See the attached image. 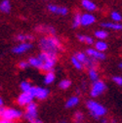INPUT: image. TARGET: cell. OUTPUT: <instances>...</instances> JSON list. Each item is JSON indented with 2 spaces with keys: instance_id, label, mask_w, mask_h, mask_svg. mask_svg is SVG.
<instances>
[{
  "instance_id": "11",
  "label": "cell",
  "mask_w": 122,
  "mask_h": 123,
  "mask_svg": "<svg viewBox=\"0 0 122 123\" xmlns=\"http://www.w3.org/2000/svg\"><path fill=\"white\" fill-rule=\"evenodd\" d=\"M35 30L39 33H46L50 36H55L56 34V29L51 26V25H40L35 27Z\"/></svg>"
},
{
  "instance_id": "4",
  "label": "cell",
  "mask_w": 122,
  "mask_h": 123,
  "mask_svg": "<svg viewBox=\"0 0 122 123\" xmlns=\"http://www.w3.org/2000/svg\"><path fill=\"white\" fill-rule=\"evenodd\" d=\"M38 58L43 62L42 70L46 71V72L53 71V68L57 63V61H58V55L57 54L41 52L38 55Z\"/></svg>"
},
{
  "instance_id": "20",
  "label": "cell",
  "mask_w": 122,
  "mask_h": 123,
  "mask_svg": "<svg viewBox=\"0 0 122 123\" xmlns=\"http://www.w3.org/2000/svg\"><path fill=\"white\" fill-rule=\"evenodd\" d=\"M97 66H98V61L93 60V59H91V58L88 57L86 62H85V64L83 65V68L85 67L87 69H89V68H97Z\"/></svg>"
},
{
  "instance_id": "24",
  "label": "cell",
  "mask_w": 122,
  "mask_h": 123,
  "mask_svg": "<svg viewBox=\"0 0 122 123\" xmlns=\"http://www.w3.org/2000/svg\"><path fill=\"white\" fill-rule=\"evenodd\" d=\"M77 38L80 42H83V43H86L88 45H92L94 43V39L90 36H87V35H77Z\"/></svg>"
},
{
  "instance_id": "1",
  "label": "cell",
  "mask_w": 122,
  "mask_h": 123,
  "mask_svg": "<svg viewBox=\"0 0 122 123\" xmlns=\"http://www.w3.org/2000/svg\"><path fill=\"white\" fill-rule=\"evenodd\" d=\"M39 47L42 52L46 53H52V54H57L63 50V45L59 40L58 37L56 36H44L40 39L39 41Z\"/></svg>"
},
{
  "instance_id": "35",
  "label": "cell",
  "mask_w": 122,
  "mask_h": 123,
  "mask_svg": "<svg viewBox=\"0 0 122 123\" xmlns=\"http://www.w3.org/2000/svg\"><path fill=\"white\" fill-rule=\"evenodd\" d=\"M29 123H43V121H42L41 119H39V118L37 117V118H35L34 120H32L31 122H29Z\"/></svg>"
},
{
  "instance_id": "21",
  "label": "cell",
  "mask_w": 122,
  "mask_h": 123,
  "mask_svg": "<svg viewBox=\"0 0 122 123\" xmlns=\"http://www.w3.org/2000/svg\"><path fill=\"white\" fill-rule=\"evenodd\" d=\"M88 76L91 81L96 82L99 80V73L97 71V68H89L88 69Z\"/></svg>"
},
{
  "instance_id": "2",
  "label": "cell",
  "mask_w": 122,
  "mask_h": 123,
  "mask_svg": "<svg viewBox=\"0 0 122 123\" xmlns=\"http://www.w3.org/2000/svg\"><path fill=\"white\" fill-rule=\"evenodd\" d=\"M86 107L90 111V114L92 115L95 119H101L106 114V109L101 105L100 103L94 101V100H89L86 102Z\"/></svg>"
},
{
  "instance_id": "41",
  "label": "cell",
  "mask_w": 122,
  "mask_h": 123,
  "mask_svg": "<svg viewBox=\"0 0 122 123\" xmlns=\"http://www.w3.org/2000/svg\"><path fill=\"white\" fill-rule=\"evenodd\" d=\"M60 123H67V121H65V120H63V121H61Z\"/></svg>"
},
{
  "instance_id": "33",
  "label": "cell",
  "mask_w": 122,
  "mask_h": 123,
  "mask_svg": "<svg viewBox=\"0 0 122 123\" xmlns=\"http://www.w3.org/2000/svg\"><path fill=\"white\" fill-rule=\"evenodd\" d=\"M112 81L116 85L122 86V76H113V77H112Z\"/></svg>"
},
{
  "instance_id": "30",
  "label": "cell",
  "mask_w": 122,
  "mask_h": 123,
  "mask_svg": "<svg viewBox=\"0 0 122 123\" xmlns=\"http://www.w3.org/2000/svg\"><path fill=\"white\" fill-rule=\"evenodd\" d=\"M71 64H72V66H73L76 69H78V70H80V69L83 68V65H82L80 62H79L77 59H76L74 56L71 57Z\"/></svg>"
},
{
  "instance_id": "29",
  "label": "cell",
  "mask_w": 122,
  "mask_h": 123,
  "mask_svg": "<svg viewBox=\"0 0 122 123\" xmlns=\"http://www.w3.org/2000/svg\"><path fill=\"white\" fill-rule=\"evenodd\" d=\"M70 86H71V81L69 79H63V80H61L60 83H59V87L62 90L68 89Z\"/></svg>"
},
{
  "instance_id": "6",
  "label": "cell",
  "mask_w": 122,
  "mask_h": 123,
  "mask_svg": "<svg viewBox=\"0 0 122 123\" xmlns=\"http://www.w3.org/2000/svg\"><path fill=\"white\" fill-rule=\"evenodd\" d=\"M105 89H106L105 83L102 80H98L96 82H93L92 87H91V90H90V95L92 98H97L104 93Z\"/></svg>"
},
{
  "instance_id": "7",
  "label": "cell",
  "mask_w": 122,
  "mask_h": 123,
  "mask_svg": "<svg viewBox=\"0 0 122 123\" xmlns=\"http://www.w3.org/2000/svg\"><path fill=\"white\" fill-rule=\"evenodd\" d=\"M24 107H25V111L24 113V116L28 122H31L32 120L38 117L37 116V105L35 103L32 102Z\"/></svg>"
},
{
  "instance_id": "27",
  "label": "cell",
  "mask_w": 122,
  "mask_h": 123,
  "mask_svg": "<svg viewBox=\"0 0 122 123\" xmlns=\"http://www.w3.org/2000/svg\"><path fill=\"white\" fill-rule=\"evenodd\" d=\"M74 57L77 59L82 65L85 64V62H86V60H87V58H88L87 55H86L85 53H83V52H77V53H75V54H74Z\"/></svg>"
},
{
  "instance_id": "26",
  "label": "cell",
  "mask_w": 122,
  "mask_h": 123,
  "mask_svg": "<svg viewBox=\"0 0 122 123\" xmlns=\"http://www.w3.org/2000/svg\"><path fill=\"white\" fill-rule=\"evenodd\" d=\"M108 35H109L108 31H105L104 29H100V30H96L95 31V36L98 39H101V40L105 39L106 37H108Z\"/></svg>"
},
{
  "instance_id": "25",
  "label": "cell",
  "mask_w": 122,
  "mask_h": 123,
  "mask_svg": "<svg viewBox=\"0 0 122 123\" xmlns=\"http://www.w3.org/2000/svg\"><path fill=\"white\" fill-rule=\"evenodd\" d=\"M81 25V14L80 13H76L73 17V21H72V27L76 28Z\"/></svg>"
},
{
  "instance_id": "37",
  "label": "cell",
  "mask_w": 122,
  "mask_h": 123,
  "mask_svg": "<svg viewBox=\"0 0 122 123\" xmlns=\"http://www.w3.org/2000/svg\"><path fill=\"white\" fill-rule=\"evenodd\" d=\"M1 106H4V101H3V99L0 97V107Z\"/></svg>"
},
{
  "instance_id": "22",
  "label": "cell",
  "mask_w": 122,
  "mask_h": 123,
  "mask_svg": "<svg viewBox=\"0 0 122 123\" xmlns=\"http://www.w3.org/2000/svg\"><path fill=\"white\" fill-rule=\"evenodd\" d=\"M0 11L3 13H9L11 11V3L9 0H2L0 3Z\"/></svg>"
},
{
  "instance_id": "38",
  "label": "cell",
  "mask_w": 122,
  "mask_h": 123,
  "mask_svg": "<svg viewBox=\"0 0 122 123\" xmlns=\"http://www.w3.org/2000/svg\"><path fill=\"white\" fill-rule=\"evenodd\" d=\"M101 122L102 123H109V121L106 118H101Z\"/></svg>"
},
{
  "instance_id": "17",
  "label": "cell",
  "mask_w": 122,
  "mask_h": 123,
  "mask_svg": "<svg viewBox=\"0 0 122 123\" xmlns=\"http://www.w3.org/2000/svg\"><path fill=\"white\" fill-rule=\"evenodd\" d=\"M79 104V98L77 96H72L66 102V107L67 109H73Z\"/></svg>"
},
{
  "instance_id": "32",
  "label": "cell",
  "mask_w": 122,
  "mask_h": 123,
  "mask_svg": "<svg viewBox=\"0 0 122 123\" xmlns=\"http://www.w3.org/2000/svg\"><path fill=\"white\" fill-rule=\"evenodd\" d=\"M110 17L113 21V23H120L122 21V16H121V14L118 13V12H112L110 14Z\"/></svg>"
},
{
  "instance_id": "19",
  "label": "cell",
  "mask_w": 122,
  "mask_h": 123,
  "mask_svg": "<svg viewBox=\"0 0 122 123\" xmlns=\"http://www.w3.org/2000/svg\"><path fill=\"white\" fill-rule=\"evenodd\" d=\"M56 79V74L54 73V71H49V72H46V74L44 75V84L46 85H50L52 84Z\"/></svg>"
},
{
  "instance_id": "31",
  "label": "cell",
  "mask_w": 122,
  "mask_h": 123,
  "mask_svg": "<svg viewBox=\"0 0 122 123\" xmlns=\"http://www.w3.org/2000/svg\"><path fill=\"white\" fill-rule=\"evenodd\" d=\"M73 119H74V122L75 123H83V120H84V114L80 111H76L74 113V116H73Z\"/></svg>"
},
{
  "instance_id": "40",
  "label": "cell",
  "mask_w": 122,
  "mask_h": 123,
  "mask_svg": "<svg viewBox=\"0 0 122 123\" xmlns=\"http://www.w3.org/2000/svg\"><path fill=\"white\" fill-rule=\"evenodd\" d=\"M110 123H116V121H115V120H114V119H112V120H111V121H110Z\"/></svg>"
},
{
  "instance_id": "18",
  "label": "cell",
  "mask_w": 122,
  "mask_h": 123,
  "mask_svg": "<svg viewBox=\"0 0 122 123\" xmlns=\"http://www.w3.org/2000/svg\"><path fill=\"white\" fill-rule=\"evenodd\" d=\"M34 39L33 35L31 34H24V33H20L16 36V40L19 41L20 43H24V42H30Z\"/></svg>"
},
{
  "instance_id": "5",
  "label": "cell",
  "mask_w": 122,
  "mask_h": 123,
  "mask_svg": "<svg viewBox=\"0 0 122 123\" xmlns=\"http://www.w3.org/2000/svg\"><path fill=\"white\" fill-rule=\"evenodd\" d=\"M29 93L32 95L33 98L39 100V101H43L45 99H47L49 96V90L43 87H37V86H32L30 89Z\"/></svg>"
},
{
  "instance_id": "34",
  "label": "cell",
  "mask_w": 122,
  "mask_h": 123,
  "mask_svg": "<svg viewBox=\"0 0 122 123\" xmlns=\"http://www.w3.org/2000/svg\"><path fill=\"white\" fill-rule=\"evenodd\" d=\"M28 66H29L28 63H27V62H25V61H22V62H20V63L18 64V67L21 69H26L28 68Z\"/></svg>"
},
{
  "instance_id": "9",
  "label": "cell",
  "mask_w": 122,
  "mask_h": 123,
  "mask_svg": "<svg viewBox=\"0 0 122 123\" xmlns=\"http://www.w3.org/2000/svg\"><path fill=\"white\" fill-rule=\"evenodd\" d=\"M31 48H32V44L30 42H24V43H19L17 46H15L12 51L15 54H23L30 50Z\"/></svg>"
},
{
  "instance_id": "14",
  "label": "cell",
  "mask_w": 122,
  "mask_h": 123,
  "mask_svg": "<svg viewBox=\"0 0 122 123\" xmlns=\"http://www.w3.org/2000/svg\"><path fill=\"white\" fill-rule=\"evenodd\" d=\"M28 65L31 66L37 69H42V67H43V62L38 58V57H31L28 59Z\"/></svg>"
},
{
  "instance_id": "39",
  "label": "cell",
  "mask_w": 122,
  "mask_h": 123,
  "mask_svg": "<svg viewBox=\"0 0 122 123\" xmlns=\"http://www.w3.org/2000/svg\"><path fill=\"white\" fill-rule=\"evenodd\" d=\"M118 67H119V68H121V69H122V63H120V64H119V66H118Z\"/></svg>"
},
{
  "instance_id": "23",
  "label": "cell",
  "mask_w": 122,
  "mask_h": 123,
  "mask_svg": "<svg viewBox=\"0 0 122 123\" xmlns=\"http://www.w3.org/2000/svg\"><path fill=\"white\" fill-rule=\"evenodd\" d=\"M95 49H96L97 51H99V52L104 53L106 49H108V44H106L104 41H102V40L97 41V42L95 43Z\"/></svg>"
},
{
  "instance_id": "3",
  "label": "cell",
  "mask_w": 122,
  "mask_h": 123,
  "mask_svg": "<svg viewBox=\"0 0 122 123\" xmlns=\"http://www.w3.org/2000/svg\"><path fill=\"white\" fill-rule=\"evenodd\" d=\"M24 112L18 109H15V107H5V106L0 107V119L14 122L22 118Z\"/></svg>"
},
{
  "instance_id": "8",
  "label": "cell",
  "mask_w": 122,
  "mask_h": 123,
  "mask_svg": "<svg viewBox=\"0 0 122 123\" xmlns=\"http://www.w3.org/2000/svg\"><path fill=\"white\" fill-rule=\"evenodd\" d=\"M33 100H34V98L32 97V95L30 94L29 92H25V93L22 92V94L19 95V97L17 99V102L21 106H26L28 104L32 103Z\"/></svg>"
},
{
  "instance_id": "28",
  "label": "cell",
  "mask_w": 122,
  "mask_h": 123,
  "mask_svg": "<svg viewBox=\"0 0 122 123\" xmlns=\"http://www.w3.org/2000/svg\"><path fill=\"white\" fill-rule=\"evenodd\" d=\"M31 87H32V85L30 84L28 81H23L20 84V88H21L22 92H24V93H25V92H29L30 89H31Z\"/></svg>"
},
{
  "instance_id": "16",
  "label": "cell",
  "mask_w": 122,
  "mask_h": 123,
  "mask_svg": "<svg viewBox=\"0 0 122 123\" xmlns=\"http://www.w3.org/2000/svg\"><path fill=\"white\" fill-rule=\"evenodd\" d=\"M104 28H109V29H112V30H121L122 29V25L119 23H103L101 25Z\"/></svg>"
},
{
  "instance_id": "12",
  "label": "cell",
  "mask_w": 122,
  "mask_h": 123,
  "mask_svg": "<svg viewBox=\"0 0 122 123\" xmlns=\"http://www.w3.org/2000/svg\"><path fill=\"white\" fill-rule=\"evenodd\" d=\"M85 54L87 55V57H89V58H91V59H93V60H96V61L104 60V59L105 58V56H104V53L99 52V51H97L96 49H93V48H89V49H87V51H86Z\"/></svg>"
},
{
  "instance_id": "36",
  "label": "cell",
  "mask_w": 122,
  "mask_h": 123,
  "mask_svg": "<svg viewBox=\"0 0 122 123\" xmlns=\"http://www.w3.org/2000/svg\"><path fill=\"white\" fill-rule=\"evenodd\" d=\"M0 123H15V122L8 121V120H4V119H0Z\"/></svg>"
},
{
  "instance_id": "15",
  "label": "cell",
  "mask_w": 122,
  "mask_h": 123,
  "mask_svg": "<svg viewBox=\"0 0 122 123\" xmlns=\"http://www.w3.org/2000/svg\"><path fill=\"white\" fill-rule=\"evenodd\" d=\"M81 5H82V7L84 9H86L89 12L95 11L97 9L96 4L93 1H91V0H82V1H81Z\"/></svg>"
},
{
  "instance_id": "13",
  "label": "cell",
  "mask_w": 122,
  "mask_h": 123,
  "mask_svg": "<svg viewBox=\"0 0 122 123\" xmlns=\"http://www.w3.org/2000/svg\"><path fill=\"white\" fill-rule=\"evenodd\" d=\"M95 21H96L95 17L90 13H85L81 15V25L83 26H88V25H93Z\"/></svg>"
},
{
  "instance_id": "10",
  "label": "cell",
  "mask_w": 122,
  "mask_h": 123,
  "mask_svg": "<svg viewBox=\"0 0 122 123\" xmlns=\"http://www.w3.org/2000/svg\"><path fill=\"white\" fill-rule=\"evenodd\" d=\"M48 11H50L53 14H57V15H61V16H66L68 13L67 8L64 7V6H59V5H55V4H50L47 7Z\"/></svg>"
}]
</instances>
